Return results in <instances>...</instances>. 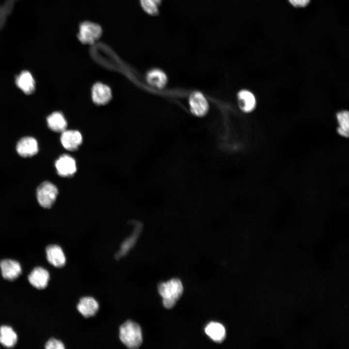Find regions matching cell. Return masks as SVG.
<instances>
[{
  "label": "cell",
  "instance_id": "1",
  "mask_svg": "<svg viewBox=\"0 0 349 349\" xmlns=\"http://www.w3.org/2000/svg\"><path fill=\"white\" fill-rule=\"evenodd\" d=\"M159 292L162 298L163 304L167 309L173 308L181 296L183 287L180 280L174 278L160 283L158 286Z\"/></svg>",
  "mask_w": 349,
  "mask_h": 349
},
{
  "label": "cell",
  "instance_id": "2",
  "mask_svg": "<svg viewBox=\"0 0 349 349\" xmlns=\"http://www.w3.org/2000/svg\"><path fill=\"white\" fill-rule=\"evenodd\" d=\"M119 337L122 342L130 349H137L143 342L141 327L132 320H127L120 326Z\"/></svg>",
  "mask_w": 349,
  "mask_h": 349
},
{
  "label": "cell",
  "instance_id": "3",
  "mask_svg": "<svg viewBox=\"0 0 349 349\" xmlns=\"http://www.w3.org/2000/svg\"><path fill=\"white\" fill-rule=\"evenodd\" d=\"M103 34L102 27L90 20L81 22L78 28L77 38L84 45H92L99 41Z\"/></svg>",
  "mask_w": 349,
  "mask_h": 349
},
{
  "label": "cell",
  "instance_id": "4",
  "mask_svg": "<svg viewBox=\"0 0 349 349\" xmlns=\"http://www.w3.org/2000/svg\"><path fill=\"white\" fill-rule=\"evenodd\" d=\"M58 194V190L57 187L48 181L41 183L36 191L38 203L44 208H50L53 205Z\"/></svg>",
  "mask_w": 349,
  "mask_h": 349
},
{
  "label": "cell",
  "instance_id": "5",
  "mask_svg": "<svg viewBox=\"0 0 349 349\" xmlns=\"http://www.w3.org/2000/svg\"><path fill=\"white\" fill-rule=\"evenodd\" d=\"M189 104L191 112L196 116H203L209 108L207 101L200 92H194L190 96Z\"/></svg>",
  "mask_w": 349,
  "mask_h": 349
},
{
  "label": "cell",
  "instance_id": "6",
  "mask_svg": "<svg viewBox=\"0 0 349 349\" xmlns=\"http://www.w3.org/2000/svg\"><path fill=\"white\" fill-rule=\"evenodd\" d=\"M59 175L66 177L73 175L77 170L75 159L67 155H63L59 157L55 163Z\"/></svg>",
  "mask_w": 349,
  "mask_h": 349
},
{
  "label": "cell",
  "instance_id": "7",
  "mask_svg": "<svg viewBox=\"0 0 349 349\" xmlns=\"http://www.w3.org/2000/svg\"><path fill=\"white\" fill-rule=\"evenodd\" d=\"M0 268L2 277L10 281L16 279L22 272L19 263L13 259H6L1 260Z\"/></svg>",
  "mask_w": 349,
  "mask_h": 349
},
{
  "label": "cell",
  "instance_id": "8",
  "mask_svg": "<svg viewBox=\"0 0 349 349\" xmlns=\"http://www.w3.org/2000/svg\"><path fill=\"white\" fill-rule=\"evenodd\" d=\"M16 149L18 154L22 157H32L38 152V143L34 138L25 137L18 142Z\"/></svg>",
  "mask_w": 349,
  "mask_h": 349
},
{
  "label": "cell",
  "instance_id": "9",
  "mask_svg": "<svg viewBox=\"0 0 349 349\" xmlns=\"http://www.w3.org/2000/svg\"><path fill=\"white\" fill-rule=\"evenodd\" d=\"M30 283L35 288L42 289L45 288L49 279L48 272L41 267L34 268L28 275Z\"/></svg>",
  "mask_w": 349,
  "mask_h": 349
},
{
  "label": "cell",
  "instance_id": "10",
  "mask_svg": "<svg viewBox=\"0 0 349 349\" xmlns=\"http://www.w3.org/2000/svg\"><path fill=\"white\" fill-rule=\"evenodd\" d=\"M81 134L76 130H66L63 131L61 142L66 149L73 151L78 148L82 142Z\"/></svg>",
  "mask_w": 349,
  "mask_h": 349
},
{
  "label": "cell",
  "instance_id": "11",
  "mask_svg": "<svg viewBox=\"0 0 349 349\" xmlns=\"http://www.w3.org/2000/svg\"><path fill=\"white\" fill-rule=\"evenodd\" d=\"M46 252L48 261L53 266L61 268L65 265V255L62 248L58 245H48L46 248Z\"/></svg>",
  "mask_w": 349,
  "mask_h": 349
},
{
  "label": "cell",
  "instance_id": "12",
  "mask_svg": "<svg viewBox=\"0 0 349 349\" xmlns=\"http://www.w3.org/2000/svg\"><path fill=\"white\" fill-rule=\"evenodd\" d=\"M98 307L97 301L90 297L81 298L77 305L78 310L86 318L94 316L97 312Z\"/></svg>",
  "mask_w": 349,
  "mask_h": 349
},
{
  "label": "cell",
  "instance_id": "13",
  "mask_svg": "<svg viewBox=\"0 0 349 349\" xmlns=\"http://www.w3.org/2000/svg\"><path fill=\"white\" fill-rule=\"evenodd\" d=\"M92 95L94 102L98 105L106 104L111 97L110 88L101 83H96L94 85Z\"/></svg>",
  "mask_w": 349,
  "mask_h": 349
},
{
  "label": "cell",
  "instance_id": "14",
  "mask_svg": "<svg viewBox=\"0 0 349 349\" xmlns=\"http://www.w3.org/2000/svg\"><path fill=\"white\" fill-rule=\"evenodd\" d=\"M17 86L25 94H32L35 90V81L32 74L28 71L21 72L16 79Z\"/></svg>",
  "mask_w": 349,
  "mask_h": 349
},
{
  "label": "cell",
  "instance_id": "15",
  "mask_svg": "<svg viewBox=\"0 0 349 349\" xmlns=\"http://www.w3.org/2000/svg\"><path fill=\"white\" fill-rule=\"evenodd\" d=\"M240 108L245 112L252 111L255 107L256 99L252 93L247 90L240 91L238 94Z\"/></svg>",
  "mask_w": 349,
  "mask_h": 349
},
{
  "label": "cell",
  "instance_id": "16",
  "mask_svg": "<svg viewBox=\"0 0 349 349\" xmlns=\"http://www.w3.org/2000/svg\"><path fill=\"white\" fill-rule=\"evenodd\" d=\"M206 333L214 342L221 343L225 338L226 331L224 326L220 323L211 322L205 329Z\"/></svg>",
  "mask_w": 349,
  "mask_h": 349
},
{
  "label": "cell",
  "instance_id": "17",
  "mask_svg": "<svg viewBox=\"0 0 349 349\" xmlns=\"http://www.w3.org/2000/svg\"><path fill=\"white\" fill-rule=\"evenodd\" d=\"M17 340L16 333L10 326L2 325L0 327V343L5 347L12 348Z\"/></svg>",
  "mask_w": 349,
  "mask_h": 349
},
{
  "label": "cell",
  "instance_id": "18",
  "mask_svg": "<svg viewBox=\"0 0 349 349\" xmlns=\"http://www.w3.org/2000/svg\"><path fill=\"white\" fill-rule=\"evenodd\" d=\"M47 121L48 127L54 131L63 132L66 127V120L61 112H53L48 117Z\"/></svg>",
  "mask_w": 349,
  "mask_h": 349
},
{
  "label": "cell",
  "instance_id": "19",
  "mask_svg": "<svg viewBox=\"0 0 349 349\" xmlns=\"http://www.w3.org/2000/svg\"><path fill=\"white\" fill-rule=\"evenodd\" d=\"M142 229V225L140 223H137L135 225V230L131 236L127 238L121 246L119 252L116 254V257L119 258L125 255L135 243Z\"/></svg>",
  "mask_w": 349,
  "mask_h": 349
},
{
  "label": "cell",
  "instance_id": "20",
  "mask_svg": "<svg viewBox=\"0 0 349 349\" xmlns=\"http://www.w3.org/2000/svg\"><path fill=\"white\" fill-rule=\"evenodd\" d=\"M147 80L151 85L159 88H163L166 84L167 77L164 72L158 69L150 70L147 75Z\"/></svg>",
  "mask_w": 349,
  "mask_h": 349
},
{
  "label": "cell",
  "instance_id": "21",
  "mask_svg": "<svg viewBox=\"0 0 349 349\" xmlns=\"http://www.w3.org/2000/svg\"><path fill=\"white\" fill-rule=\"evenodd\" d=\"M336 118L339 126L337 128L338 134L348 137L349 132V115L348 111H341L337 113Z\"/></svg>",
  "mask_w": 349,
  "mask_h": 349
},
{
  "label": "cell",
  "instance_id": "22",
  "mask_svg": "<svg viewBox=\"0 0 349 349\" xmlns=\"http://www.w3.org/2000/svg\"><path fill=\"white\" fill-rule=\"evenodd\" d=\"M143 11L149 16H157L159 14V8L162 0H139Z\"/></svg>",
  "mask_w": 349,
  "mask_h": 349
},
{
  "label": "cell",
  "instance_id": "23",
  "mask_svg": "<svg viewBox=\"0 0 349 349\" xmlns=\"http://www.w3.org/2000/svg\"><path fill=\"white\" fill-rule=\"evenodd\" d=\"M45 347L47 349H64L65 348L62 341L53 338L49 339L47 342Z\"/></svg>",
  "mask_w": 349,
  "mask_h": 349
},
{
  "label": "cell",
  "instance_id": "24",
  "mask_svg": "<svg viewBox=\"0 0 349 349\" xmlns=\"http://www.w3.org/2000/svg\"><path fill=\"white\" fill-rule=\"evenodd\" d=\"M288 1L294 7H304L309 3L310 0H288Z\"/></svg>",
  "mask_w": 349,
  "mask_h": 349
}]
</instances>
